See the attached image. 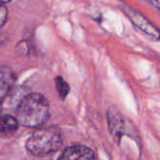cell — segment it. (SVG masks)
I'll return each instance as SVG.
<instances>
[{"mask_svg": "<svg viewBox=\"0 0 160 160\" xmlns=\"http://www.w3.org/2000/svg\"><path fill=\"white\" fill-rule=\"evenodd\" d=\"M10 0H0V4H5V3H7V2H9Z\"/></svg>", "mask_w": 160, "mask_h": 160, "instance_id": "obj_12", "label": "cell"}, {"mask_svg": "<svg viewBox=\"0 0 160 160\" xmlns=\"http://www.w3.org/2000/svg\"><path fill=\"white\" fill-rule=\"evenodd\" d=\"M108 116V124H109V128L113 136V139L119 142L121 139V136L125 133V124H124V117L123 115L114 108L109 109L107 112Z\"/></svg>", "mask_w": 160, "mask_h": 160, "instance_id": "obj_5", "label": "cell"}, {"mask_svg": "<svg viewBox=\"0 0 160 160\" xmlns=\"http://www.w3.org/2000/svg\"><path fill=\"white\" fill-rule=\"evenodd\" d=\"M146 1L160 12V0H146Z\"/></svg>", "mask_w": 160, "mask_h": 160, "instance_id": "obj_10", "label": "cell"}, {"mask_svg": "<svg viewBox=\"0 0 160 160\" xmlns=\"http://www.w3.org/2000/svg\"><path fill=\"white\" fill-rule=\"evenodd\" d=\"M19 126L16 117L11 115H3L0 117V135H8L14 132Z\"/></svg>", "mask_w": 160, "mask_h": 160, "instance_id": "obj_7", "label": "cell"}, {"mask_svg": "<svg viewBox=\"0 0 160 160\" xmlns=\"http://www.w3.org/2000/svg\"><path fill=\"white\" fill-rule=\"evenodd\" d=\"M62 146V135L53 127L37 129L26 142V150L35 157L49 156Z\"/></svg>", "mask_w": 160, "mask_h": 160, "instance_id": "obj_2", "label": "cell"}, {"mask_svg": "<svg viewBox=\"0 0 160 160\" xmlns=\"http://www.w3.org/2000/svg\"><path fill=\"white\" fill-rule=\"evenodd\" d=\"M8 19V9L5 8L4 5L0 4V28L6 23Z\"/></svg>", "mask_w": 160, "mask_h": 160, "instance_id": "obj_9", "label": "cell"}, {"mask_svg": "<svg viewBox=\"0 0 160 160\" xmlns=\"http://www.w3.org/2000/svg\"><path fill=\"white\" fill-rule=\"evenodd\" d=\"M6 41V37L3 34H0V44L4 43Z\"/></svg>", "mask_w": 160, "mask_h": 160, "instance_id": "obj_11", "label": "cell"}, {"mask_svg": "<svg viewBox=\"0 0 160 160\" xmlns=\"http://www.w3.org/2000/svg\"><path fill=\"white\" fill-rule=\"evenodd\" d=\"M16 114L19 124L27 128H39L49 118L50 106L42 95L31 93L21 100Z\"/></svg>", "mask_w": 160, "mask_h": 160, "instance_id": "obj_1", "label": "cell"}, {"mask_svg": "<svg viewBox=\"0 0 160 160\" xmlns=\"http://www.w3.org/2000/svg\"><path fill=\"white\" fill-rule=\"evenodd\" d=\"M58 160H96V155L91 148L75 144L66 148Z\"/></svg>", "mask_w": 160, "mask_h": 160, "instance_id": "obj_4", "label": "cell"}, {"mask_svg": "<svg viewBox=\"0 0 160 160\" xmlns=\"http://www.w3.org/2000/svg\"><path fill=\"white\" fill-rule=\"evenodd\" d=\"M122 10L126 14V16L129 19L131 23L139 29L141 32L145 34L148 38H150L154 41L160 40V30L159 28L152 22L148 18L142 15L141 12L137 11L133 8L128 5H122Z\"/></svg>", "mask_w": 160, "mask_h": 160, "instance_id": "obj_3", "label": "cell"}, {"mask_svg": "<svg viewBox=\"0 0 160 160\" xmlns=\"http://www.w3.org/2000/svg\"><path fill=\"white\" fill-rule=\"evenodd\" d=\"M55 86L60 98L62 99H65L69 93V85L68 84V82L62 77L58 76L55 79Z\"/></svg>", "mask_w": 160, "mask_h": 160, "instance_id": "obj_8", "label": "cell"}, {"mask_svg": "<svg viewBox=\"0 0 160 160\" xmlns=\"http://www.w3.org/2000/svg\"><path fill=\"white\" fill-rule=\"evenodd\" d=\"M15 82V74L8 67H0V104L10 93Z\"/></svg>", "mask_w": 160, "mask_h": 160, "instance_id": "obj_6", "label": "cell"}]
</instances>
